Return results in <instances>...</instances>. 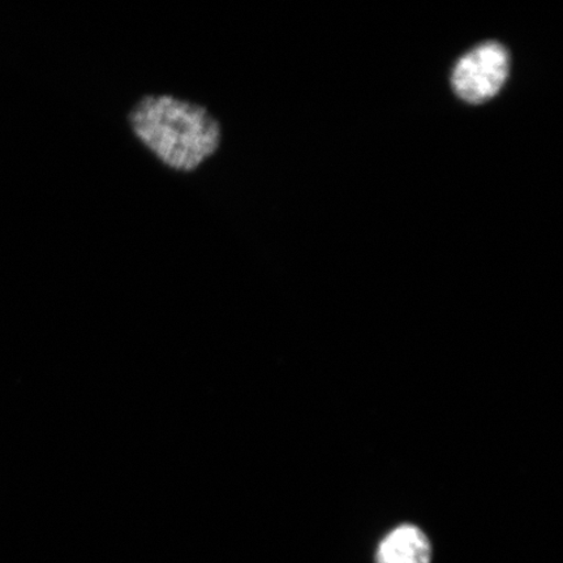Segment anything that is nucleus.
I'll use <instances>...</instances> for the list:
<instances>
[{"label":"nucleus","mask_w":563,"mask_h":563,"mask_svg":"<svg viewBox=\"0 0 563 563\" xmlns=\"http://www.w3.org/2000/svg\"><path fill=\"white\" fill-rule=\"evenodd\" d=\"M137 135L166 164L191 170L216 151L220 130L206 110L173 98H145L132 111Z\"/></svg>","instance_id":"1"},{"label":"nucleus","mask_w":563,"mask_h":563,"mask_svg":"<svg viewBox=\"0 0 563 563\" xmlns=\"http://www.w3.org/2000/svg\"><path fill=\"white\" fill-rule=\"evenodd\" d=\"M510 56L497 42H485L457 60L453 88L468 103H483L495 97L508 79Z\"/></svg>","instance_id":"2"},{"label":"nucleus","mask_w":563,"mask_h":563,"mask_svg":"<svg viewBox=\"0 0 563 563\" xmlns=\"http://www.w3.org/2000/svg\"><path fill=\"white\" fill-rule=\"evenodd\" d=\"M377 563H431L432 545L419 527L404 525L379 544Z\"/></svg>","instance_id":"3"}]
</instances>
